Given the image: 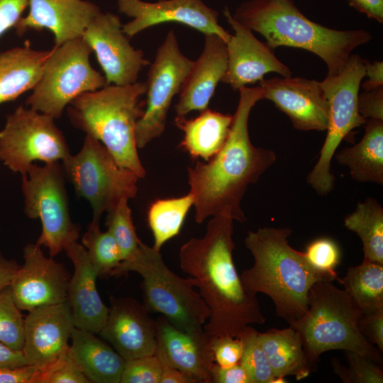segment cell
I'll list each match as a JSON object with an SVG mask.
<instances>
[{"label": "cell", "mask_w": 383, "mask_h": 383, "mask_svg": "<svg viewBox=\"0 0 383 383\" xmlns=\"http://www.w3.org/2000/svg\"><path fill=\"white\" fill-rule=\"evenodd\" d=\"M304 254L313 268L339 280L335 269L340 262L341 253L335 240L326 237L316 238L306 245Z\"/></svg>", "instance_id": "38"}, {"label": "cell", "mask_w": 383, "mask_h": 383, "mask_svg": "<svg viewBox=\"0 0 383 383\" xmlns=\"http://www.w3.org/2000/svg\"><path fill=\"white\" fill-rule=\"evenodd\" d=\"M28 12L14 28L19 36L28 30L48 29L55 45L82 37L91 20L99 12L84 0H28Z\"/></svg>", "instance_id": "22"}, {"label": "cell", "mask_w": 383, "mask_h": 383, "mask_svg": "<svg viewBox=\"0 0 383 383\" xmlns=\"http://www.w3.org/2000/svg\"><path fill=\"white\" fill-rule=\"evenodd\" d=\"M19 267L15 260L7 259L0 252V292L10 285Z\"/></svg>", "instance_id": "51"}, {"label": "cell", "mask_w": 383, "mask_h": 383, "mask_svg": "<svg viewBox=\"0 0 383 383\" xmlns=\"http://www.w3.org/2000/svg\"><path fill=\"white\" fill-rule=\"evenodd\" d=\"M213 360L221 367H228L240 363L243 343L240 338L219 336L212 338L211 343Z\"/></svg>", "instance_id": "41"}, {"label": "cell", "mask_w": 383, "mask_h": 383, "mask_svg": "<svg viewBox=\"0 0 383 383\" xmlns=\"http://www.w3.org/2000/svg\"><path fill=\"white\" fill-rule=\"evenodd\" d=\"M233 116L206 109L191 119H174L184 133L179 147L193 159L210 160L223 145L230 131Z\"/></svg>", "instance_id": "27"}, {"label": "cell", "mask_w": 383, "mask_h": 383, "mask_svg": "<svg viewBox=\"0 0 383 383\" xmlns=\"http://www.w3.org/2000/svg\"><path fill=\"white\" fill-rule=\"evenodd\" d=\"M145 91L144 82L109 84L79 95L67 106L72 124L99 140L120 166L139 178L146 173L138 154L135 126L143 112L139 99Z\"/></svg>", "instance_id": "5"}, {"label": "cell", "mask_w": 383, "mask_h": 383, "mask_svg": "<svg viewBox=\"0 0 383 383\" xmlns=\"http://www.w3.org/2000/svg\"><path fill=\"white\" fill-rule=\"evenodd\" d=\"M228 66L226 42L218 35H205L203 50L194 61L179 93L174 119L184 118L189 112L208 109L218 84Z\"/></svg>", "instance_id": "23"}, {"label": "cell", "mask_w": 383, "mask_h": 383, "mask_svg": "<svg viewBox=\"0 0 383 383\" xmlns=\"http://www.w3.org/2000/svg\"><path fill=\"white\" fill-rule=\"evenodd\" d=\"M65 177L60 162L34 163L22 176L24 212L40 219L42 231L36 244L48 248L52 257L79 236L80 227L70 217Z\"/></svg>", "instance_id": "11"}, {"label": "cell", "mask_w": 383, "mask_h": 383, "mask_svg": "<svg viewBox=\"0 0 383 383\" xmlns=\"http://www.w3.org/2000/svg\"><path fill=\"white\" fill-rule=\"evenodd\" d=\"M365 76L364 59L352 54L340 72L320 82L328 104V123L318 159L307 176V182L321 196L334 188L331 165L339 145L353 129L366 123L358 110L359 89Z\"/></svg>", "instance_id": "10"}, {"label": "cell", "mask_w": 383, "mask_h": 383, "mask_svg": "<svg viewBox=\"0 0 383 383\" xmlns=\"http://www.w3.org/2000/svg\"><path fill=\"white\" fill-rule=\"evenodd\" d=\"M233 234V219L213 216L205 235L189 239L179 250L182 270L196 280L209 309L204 330L211 338L238 337L250 324L266 321L256 295L245 290L236 270Z\"/></svg>", "instance_id": "2"}, {"label": "cell", "mask_w": 383, "mask_h": 383, "mask_svg": "<svg viewBox=\"0 0 383 383\" xmlns=\"http://www.w3.org/2000/svg\"><path fill=\"white\" fill-rule=\"evenodd\" d=\"M238 91V104L223 145L207 162L198 161L187 170L198 223L218 216L244 223L240 204L248 186L277 159L273 150L255 147L250 138L249 116L255 104L264 99L262 87H244Z\"/></svg>", "instance_id": "1"}, {"label": "cell", "mask_w": 383, "mask_h": 383, "mask_svg": "<svg viewBox=\"0 0 383 383\" xmlns=\"http://www.w3.org/2000/svg\"><path fill=\"white\" fill-rule=\"evenodd\" d=\"M257 333L249 325L238 336L243 343L240 364L247 371L252 383H273L276 377L258 342Z\"/></svg>", "instance_id": "35"}, {"label": "cell", "mask_w": 383, "mask_h": 383, "mask_svg": "<svg viewBox=\"0 0 383 383\" xmlns=\"http://www.w3.org/2000/svg\"><path fill=\"white\" fill-rule=\"evenodd\" d=\"M223 14L234 34L226 43L228 66L222 82L233 90H239L260 82L270 72L282 77L292 76V71L276 57L274 49L258 40L252 30L233 16L228 8H225Z\"/></svg>", "instance_id": "17"}, {"label": "cell", "mask_w": 383, "mask_h": 383, "mask_svg": "<svg viewBox=\"0 0 383 383\" xmlns=\"http://www.w3.org/2000/svg\"><path fill=\"white\" fill-rule=\"evenodd\" d=\"M292 232L286 227H262L249 231L245 245L252 255L254 263L240 276L248 293L270 296L277 315L289 324L306 311L309 291L316 282L335 281L333 277L313 268L304 252L289 244Z\"/></svg>", "instance_id": "3"}, {"label": "cell", "mask_w": 383, "mask_h": 383, "mask_svg": "<svg viewBox=\"0 0 383 383\" xmlns=\"http://www.w3.org/2000/svg\"><path fill=\"white\" fill-rule=\"evenodd\" d=\"M54 118L20 106L7 116L0 131V160L13 172L26 175L35 161L62 162L71 154Z\"/></svg>", "instance_id": "12"}, {"label": "cell", "mask_w": 383, "mask_h": 383, "mask_svg": "<svg viewBox=\"0 0 383 383\" xmlns=\"http://www.w3.org/2000/svg\"><path fill=\"white\" fill-rule=\"evenodd\" d=\"M62 165L77 196L89 202L91 225L99 226L104 212L137 194L138 176L120 166L106 148L91 135H86L81 150L64 160Z\"/></svg>", "instance_id": "8"}, {"label": "cell", "mask_w": 383, "mask_h": 383, "mask_svg": "<svg viewBox=\"0 0 383 383\" xmlns=\"http://www.w3.org/2000/svg\"><path fill=\"white\" fill-rule=\"evenodd\" d=\"M74 327L67 301L28 311L22 350L28 365L40 370L57 360L69 349Z\"/></svg>", "instance_id": "20"}, {"label": "cell", "mask_w": 383, "mask_h": 383, "mask_svg": "<svg viewBox=\"0 0 383 383\" xmlns=\"http://www.w3.org/2000/svg\"><path fill=\"white\" fill-rule=\"evenodd\" d=\"M233 16L264 36L272 49L287 46L316 55L326 65L328 76L340 72L353 51L372 39L365 30H339L317 23L306 17L292 0H249Z\"/></svg>", "instance_id": "4"}, {"label": "cell", "mask_w": 383, "mask_h": 383, "mask_svg": "<svg viewBox=\"0 0 383 383\" xmlns=\"http://www.w3.org/2000/svg\"><path fill=\"white\" fill-rule=\"evenodd\" d=\"M24 328L25 318L9 286L0 292V342L13 350L22 351Z\"/></svg>", "instance_id": "36"}, {"label": "cell", "mask_w": 383, "mask_h": 383, "mask_svg": "<svg viewBox=\"0 0 383 383\" xmlns=\"http://www.w3.org/2000/svg\"><path fill=\"white\" fill-rule=\"evenodd\" d=\"M348 366L346 367L333 358V372L345 383H382L383 371L380 365L361 355L345 351Z\"/></svg>", "instance_id": "37"}, {"label": "cell", "mask_w": 383, "mask_h": 383, "mask_svg": "<svg viewBox=\"0 0 383 383\" xmlns=\"http://www.w3.org/2000/svg\"><path fill=\"white\" fill-rule=\"evenodd\" d=\"M155 355L164 365L185 372L199 383H212L215 364L211 350L212 338L203 330L190 333L179 329L163 316L155 320Z\"/></svg>", "instance_id": "21"}, {"label": "cell", "mask_w": 383, "mask_h": 383, "mask_svg": "<svg viewBox=\"0 0 383 383\" xmlns=\"http://www.w3.org/2000/svg\"><path fill=\"white\" fill-rule=\"evenodd\" d=\"M82 39L96 55L106 85H128L137 82L140 72L150 62L135 49L124 33L120 18L99 11L89 22Z\"/></svg>", "instance_id": "14"}, {"label": "cell", "mask_w": 383, "mask_h": 383, "mask_svg": "<svg viewBox=\"0 0 383 383\" xmlns=\"http://www.w3.org/2000/svg\"><path fill=\"white\" fill-rule=\"evenodd\" d=\"M160 383H199L192 375L182 370L162 365Z\"/></svg>", "instance_id": "50"}, {"label": "cell", "mask_w": 383, "mask_h": 383, "mask_svg": "<svg viewBox=\"0 0 383 383\" xmlns=\"http://www.w3.org/2000/svg\"><path fill=\"white\" fill-rule=\"evenodd\" d=\"M162 370L155 355L126 360L120 383H160Z\"/></svg>", "instance_id": "40"}, {"label": "cell", "mask_w": 383, "mask_h": 383, "mask_svg": "<svg viewBox=\"0 0 383 383\" xmlns=\"http://www.w3.org/2000/svg\"><path fill=\"white\" fill-rule=\"evenodd\" d=\"M365 66V76L368 79L362 83L365 90H372L381 88L383 86V62L374 61L370 62L364 59Z\"/></svg>", "instance_id": "48"}, {"label": "cell", "mask_w": 383, "mask_h": 383, "mask_svg": "<svg viewBox=\"0 0 383 383\" xmlns=\"http://www.w3.org/2000/svg\"><path fill=\"white\" fill-rule=\"evenodd\" d=\"M91 53L82 37L54 45L26 106L56 119L76 97L106 86L104 76L90 63Z\"/></svg>", "instance_id": "9"}, {"label": "cell", "mask_w": 383, "mask_h": 383, "mask_svg": "<svg viewBox=\"0 0 383 383\" xmlns=\"http://www.w3.org/2000/svg\"><path fill=\"white\" fill-rule=\"evenodd\" d=\"M358 110L365 119L383 121V88L365 90L358 95Z\"/></svg>", "instance_id": "43"}, {"label": "cell", "mask_w": 383, "mask_h": 383, "mask_svg": "<svg viewBox=\"0 0 383 383\" xmlns=\"http://www.w3.org/2000/svg\"><path fill=\"white\" fill-rule=\"evenodd\" d=\"M362 139L335 153L338 164L346 166L360 182L383 184V121L370 118Z\"/></svg>", "instance_id": "28"}, {"label": "cell", "mask_w": 383, "mask_h": 383, "mask_svg": "<svg viewBox=\"0 0 383 383\" xmlns=\"http://www.w3.org/2000/svg\"><path fill=\"white\" fill-rule=\"evenodd\" d=\"M49 52L34 50L26 43L0 53V105L33 90Z\"/></svg>", "instance_id": "26"}, {"label": "cell", "mask_w": 383, "mask_h": 383, "mask_svg": "<svg viewBox=\"0 0 383 383\" xmlns=\"http://www.w3.org/2000/svg\"><path fill=\"white\" fill-rule=\"evenodd\" d=\"M338 282L362 313L383 311V264L363 260Z\"/></svg>", "instance_id": "30"}, {"label": "cell", "mask_w": 383, "mask_h": 383, "mask_svg": "<svg viewBox=\"0 0 383 383\" xmlns=\"http://www.w3.org/2000/svg\"><path fill=\"white\" fill-rule=\"evenodd\" d=\"M82 243L97 277H111L122 262L119 247L112 234L108 230L101 231L99 226L89 224Z\"/></svg>", "instance_id": "33"}, {"label": "cell", "mask_w": 383, "mask_h": 383, "mask_svg": "<svg viewBox=\"0 0 383 383\" xmlns=\"http://www.w3.org/2000/svg\"><path fill=\"white\" fill-rule=\"evenodd\" d=\"M28 365L22 351L13 350L0 342V367H18Z\"/></svg>", "instance_id": "49"}, {"label": "cell", "mask_w": 383, "mask_h": 383, "mask_svg": "<svg viewBox=\"0 0 383 383\" xmlns=\"http://www.w3.org/2000/svg\"><path fill=\"white\" fill-rule=\"evenodd\" d=\"M130 272L143 278L140 287L143 305L149 313H158L180 330L197 333L204 330L210 311L199 292L196 280L182 278L165 263L159 250L141 242L136 255L122 261L112 276L119 277Z\"/></svg>", "instance_id": "7"}, {"label": "cell", "mask_w": 383, "mask_h": 383, "mask_svg": "<svg viewBox=\"0 0 383 383\" xmlns=\"http://www.w3.org/2000/svg\"><path fill=\"white\" fill-rule=\"evenodd\" d=\"M212 383H252V381L240 364L228 367H221L214 364L211 370Z\"/></svg>", "instance_id": "45"}, {"label": "cell", "mask_w": 383, "mask_h": 383, "mask_svg": "<svg viewBox=\"0 0 383 383\" xmlns=\"http://www.w3.org/2000/svg\"><path fill=\"white\" fill-rule=\"evenodd\" d=\"M28 5V0H0V37L16 27Z\"/></svg>", "instance_id": "44"}, {"label": "cell", "mask_w": 383, "mask_h": 383, "mask_svg": "<svg viewBox=\"0 0 383 383\" xmlns=\"http://www.w3.org/2000/svg\"><path fill=\"white\" fill-rule=\"evenodd\" d=\"M128 201L127 199H122L113 210L106 213L107 230L112 234L119 247L122 261L133 258L142 242L136 234Z\"/></svg>", "instance_id": "34"}, {"label": "cell", "mask_w": 383, "mask_h": 383, "mask_svg": "<svg viewBox=\"0 0 383 383\" xmlns=\"http://www.w3.org/2000/svg\"><path fill=\"white\" fill-rule=\"evenodd\" d=\"M37 370L31 365L18 367H0V383H33Z\"/></svg>", "instance_id": "46"}, {"label": "cell", "mask_w": 383, "mask_h": 383, "mask_svg": "<svg viewBox=\"0 0 383 383\" xmlns=\"http://www.w3.org/2000/svg\"><path fill=\"white\" fill-rule=\"evenodd\" d=\"M194 63L179 49L173 30L167 32L150 65L145 109L136 123L135 140L143 148L165 131L169 109Z\"/></svg>", "instance_id": "13"}, {"label": "cell", "mask_w": 383, "mask_h": 383, "mask_svg": "<svg viewBox=\"0 0 383 383\" xmlns=\"http://www.w3.org/2000/svg\"><path fill=\"white\" fill-rule=\"evenodd\" d=\"M70 355L92 383H120L126 360L95 333L74 328Z\"/></svg>", "instance_id": "25"}, {"label": "cell", "mask_w": 383, "mask_h": 383, "mask_svg": "<svg viewBox=\"0 0 383 383\" xmlns=\"http://www.w3.org/2000/svg\"><path fill=\"white\" fill-rule=\"evenodd\" d=\"M40 247L36 243L25 246L24 263L9 285L20 310L30 311L67 301L70 274L63 264L45 257Z\"/></svg>", "instance_id": "16"}, {"label": "cell", "mask_w": 383, "mask_h": 383, "mask_svg": "<svg viewBox=\"0 0 383 383\" xmlns=\"http://www.w3.org/2000/svg\"><path fill=\"white\" fill-rule=\"evenodd\" d=\"M121 13L132 18L122 25L124 33L132 38L144 30L167 22L192 28L206 35L215 34L226 43L231 38L218 23V13L202 0H116Z\"/></svg>", "instance_id": "15"}, {"label": "cell", "mask_w": 383, "mask_h": 383, "mask_svg": "<svg viewBox=\"0 0 383 383\" xmlns=\"http://www.w3.org/2000/svg\"><path fill=\"white\" fill-rule=\"evenodd\" d=\"M349 5L368 18L383 22V0H347Z\"/></svg>", "instance_id": "47"}, {"label": "cell", "mask_w": 383, "mask_h": 383, "mask_svg": "<svg viewBox=\"0 0 383 383\" xmlns=\"http://www.w3.org/2000/svg\"><path fill=\"white\" fill-rule=\"evenodd\" d=\"M194 202L189 192L179 197L158 199L150 204L147 218L154 238L153 248L160 251L167 241L179 233Z\"/></svg>", "instance_id": "32"}, {"label": "cell", "mask_w": 383, "mask_h": 383, "mask_svg": "<svg viewBox=\"0 0 383 383\" xmlns=\"http://www.w3.org/2000/svg\"><path fill=\"white\" fill-rule=\"evenodd\" d=\"M257 339L275 377L290 375L299 380L313 372L306 359L300 335L292 326L258 332Z\"/></svg>", "instance_id": "29"}, {"label": "cell", "mask_w": 383, "mask_h": 383, "mask_svg": "<svg viewBox=\"0 0 383 383\" xmlns=\"http://www.w3.org/2000/svg\"><path fill=\"white\" fill-rule=\"evenodd\" d=\"M264 99L274 103L299 131H326L329 108L320 82L282 77L259 82Z\"/></svg>", "instance_id": "18"}, {"label": "cell", "mask_w": 383, "mask_h": 383, "mask_svg": "<svg viewBox=\"0 0 383 383\" xmlns=\"http://www.w3.org/2000/svg\"><path fill=\"white\" fill-rule=\"evenodd\" d=\"M344 225L355 233L362 244L364 260L383 264V208L374 198L357 203L344 219Z\"/></svg>", "instance_id": "31"}, {"label": "cell", "mask_w": 383, "mask_h": 383, "mask_svg": "<svg viewBox=\"0 0 383 383\" xmlns=\"http://www.w3.org/2000/svg\"><path fill=\"white\" fill-rule=\"evenodd\" d=\"M64 250L74 265V273L68 284L67 301L74 326L99 334L106 323L109 307L97 291V274L82 245L72 242Z\"/></svg>", "instance_id": "24"}, {"label": "cell", "mask_w": 383, "mask_h": 383, "mask_svg": "<svg viewBox=\"0 0 383 383\" xmlns=\"http://www.w3.org/2000/svg\"><path fill=\"white\" fill-rule=\"evenodd\" d=\"M358 327L363 336L383 352V311L362 313Z\"/></svg>", "instance_id": "42"}, {"label": "cell", "mask_w": 383, "mask_h": 383, "mask_svg": "<svg viewBox=\"0 0 383 383\" xmlns=\"http://www.w3.org/2000/svg\"><path fill=\"white\" fill-rule=\"evenodd\" d=\"M33 383H89L76 362L69 349L52 363L38 370Z\"/></svg>", "instance_id": "39"}, {"label": "cell", "mask_w": 383, "mask_h": 383, "mask_svg": "<svg viewBox=\"0 0 383 383\" xmlns=\"http://www.w3.org/2000/svg\"><path fill=\"white\" fill-rule=\"evenodd\" d=\"M361 315L344 289L332 282H317L311 287L306 311L289 326L299 333L313 371L320 355L331 350L355 352L382 365V352L359 329Z\"/></svg>", "instance_id": "6"}, {"label": "cell", "mask_w": 383, "mask_h": 383, "mask_svg": "<svg viewBox=\"0 0 383 383\" xmlns=\"http://www.w3.org/2000/svg\"><path fill=\"white\" fill-rule=\"evenodd\" d=\"M111 306L99 335L125 360L153 355L155 321L136 299L111 296Z\"/></svg>", "instance_id": "19"}]
</instances>
